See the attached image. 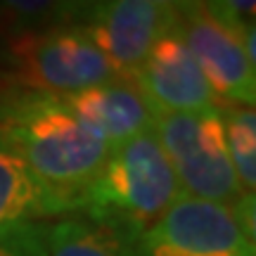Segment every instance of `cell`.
Here are the masks:
<instances>
[{
    "label": "cell",
    "instance_id": "1",
    "mask_svg": "<svg viewBox=\"0 0 256 256\" xmlns=\"http://www.w3.org/2000/svg\"><path fill=\"white\" fill-rule=\"evenodd\" d=\"M0 126L22 152L40 190L43 218L78 214L112 147L60 95L19 92L0 110Z\"/></svg>",
    "mask_w": 256,
    "mask_h": 256
},
{
    "label": "cell",
    "instance_id": "2",
    "mask_svg": "<svg viewBox=\"0 0 256 256\" xmlns=\"http://www.w3.org/2000/svg\"><path fill=\"white\" fill-rule=\"evenodd\" d=\"M183 194L154 130L112 147L81 204L83 216L119 232L130 244Z\"/></svg>",
    "mask_w": 256,
    "mask_h": 256
},
{
    "label": "cell",
    "instance_id": "3",
    "mask_svg": "<svg viewBox=\"0 0 256 256\" xmlns=\"http://www.w3.org/2000/svg\"><path fill=\"white\" fill-rule=\"evenodd\" d=\"M0 76L17 92L72 95L119 74L78 24L0 38Z\"/></svg>",
    "mask_w": 256,
    "mask_h": 256
},
{
    "label": "cell",
    "instance_id": "4",
    "mask_svg": "<svg viewBox=\"0 0 256 256\" xmlns=\"http://www.w3.org/2000/svg\"><path fill=\"white\" fill-rule=\"evenodd\" d=\"M152 130L174 166L183 194L226 206L244 194L232 171L218 107L204 112H152Z\"/></svg>",
    "mask_w": 256,
    "mask_h": 256
},
{
    "label": "cell",
    "instance_id": "5",
    "mask_svg": "<svg viewBox=\"0 0 256 256\" xmlns=\"http://www.w3.org/2000/svg\"><path fill=\"white\" fill-rule=\"evenodd\" d=\"M226 204L180 194L136 240L133 256H256Z\"/></svg>",
    "mask_w": 256,
    "mask_h": 256
},
{
    "label": "cell",
    "instance_id": "6",
    "mask_svg": "<svg viewBox=\"0 0 256 256\" xmlns=\"http://www.w3.org/2000/svg\"><path fill=\"white\" fill-rule=\"evenodd\" d=\"M76 24L119 76H133L159 38L176 31L178 10L168 0L83 2Z\"/></svg>",
    "mask_w": 256,
    "mask_h": 256
},
{
    "label": "cell",
    "instance_id": "7",
    "mask_svg": "<svg viewBox=\"0 0 256 256\" xmlns=\"http://www.w3.org/2000/svg\"><path fill=\"white\" fill-rule=\"evenodd\" d=\"M178 26L188 50L197 60L218 102L254 104L256 66L242 48V38L211 12L209 2H176Z\"/></svg>",
    "mask_w": 256,
    "mask_h": 256
},
{
    "label": "cell",
    "instance_id": "8",
    "mask_svg": "<svg viewBox=\"0 0 256 256\" xmlns=\"http://www.w3.org/2000/svg\"><path fill=\"white\" fill-rule=\"evenodd\" d=\"M133 81L152 112H204L220 104L178 31L152 46Z\"/></svg>",
    "mask_w": 256,
    "mask_h": 256
},
{
    "label": "cell",
    "instance_id": "9",
    "mask_svg": "<svg viewBox=\"0 0 256 256\" xmlns=\"http://www.w3.org/2000/svg\"><path fill=\"white\" fill-rule=\"evenodd\" d=\"M60 98L83 124L100 133L110 147L152 130V107L133 76H114L95 88Z\"/></svg>",
    "mask_w": 256,
    "mask_h": 256
},
{
    "label": "cell",
    "instance_id": "10",
    "mask_svg": "<svg viewBox=\"0 0 256 256\" xmlns=\"http://www.w3.org/2000/svg\"><path fill=\"white\" fill-rule=\"evenodd\" d=\"M43 218L40 190L12 138L0 126V240Z\"/></svg>",
    "mask_w": 256,
    "mask_h": 256
},
{
    "label": "cell",
    "instance_id": "11",
    "mask_svg": "<svg viewBox=\"0 0 256 256\" xmlns=\"http://www.w3.org/2000/svg\"><path fill=\"white\" fill-rule=\"evenodd\" d=\"M48 256H133V244L119 232L83 214H66L46 226Z\"/></svg>",
    "mask_w": 256,
    "mask_h": 256
},
{
    "label": "cell",
    "instance_id": "12",
    "mask_svg": "<svg viewBox=\"0 0 256 256\" xmlns=\"http://www.w3.org/2000/svg\"><path fill=\"white\" fill-rule=\"evenodd\" d=\"M223 124H226V142L232 162V171L244 192L256 188V114L254 104H218Z\"/></svg>",
    "mask_w": 256,
    "mask_h": 256
},
{
    "label": "cell",
    "instance_id": "13",
    "mask_svg": "<svg viewBox=\"0 0 256 256\" xmlns=\"http://www.w3.org/2000/svg\"><path fill=\"white\" fill-rule=\"evenodd\" d=\"M81 5L55 0H0V38L76 24Z\"/></svg>",
    "mask_w": 256,
    "mask_h": 256
},
{
    "label": "cell",
    "instance_id": "14",
    "mask_svg": "<svg viewBox=\"0 0 256 256\" xmlns=\"http://www.w3.org/2000/svg\"><path fill=\"white\" fill-rule=\"evenodd\" d=\"M0 256H48L46 226L26 223L0 240Z\"/></svg>",
    "mask_w": 256,
    "mask_h": 256
},
{
    "label": "cell",
    "instance_id": "15",
    "mask_svg": "<svg viewBox=\"0 0 256 256\" xmlns=\"http://www.w3.org/2000/svg\"><path fill=\"white\" fill-rule=\"evenodd\" d=\"M232 216L238 220L240 230L247 235L252 242H256V202H254V192H244L235 204H230Z\"/></svg>",
    "mask_w": 256,
    "mask_h": 256
},
{
    "label": "cell",
    "instance_id": "16",
    "mask_svg": "<svg viewBox=\"0 0 256 256\" xmlns=\"http://www.w3.org/2000/svg\"><path fill=\"white\" fill-rule=\"evenodd\" d=\"M17 95H19V92L12 90V88L8 86V81L0 76V110H2V107H5V104H8L12 98H17Z\"/></svg>",
    "mask_w": 256,
    "mask_h": 256
}]
</instances>
